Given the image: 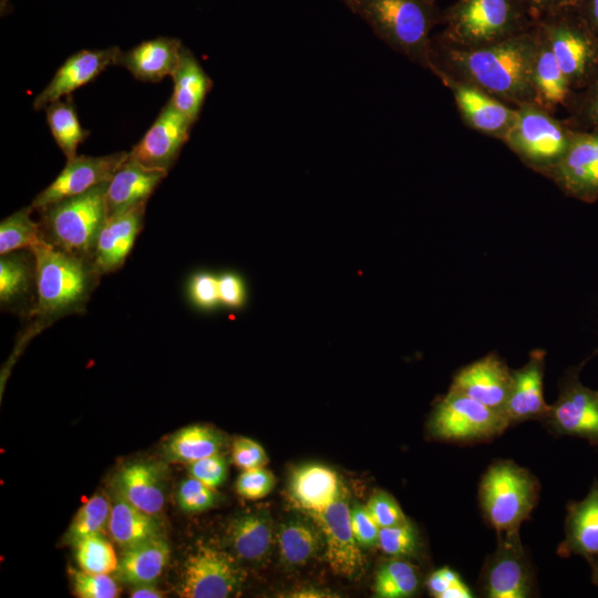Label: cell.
I'll use <instances>...</instances> for the list:
<instances>
[{
    "instance_id": "cell-6",
    "label": "cell",
    "mask_w": 598,
    "mask_h": 598,
    "mask_svg": "<svg viewBox=\"0 0 598 598\" xmlns=\"http://www.w3.org/2000/svg\"><path fill=\"white\" fill-rule=\"evenodd\" d=\"M539 483L512 461L494 462L482 477L478 497L484 516L498 535H516L537 504Z\"/></svg>"
},
{
    "instance_id": "cell-45",
    "label": "cell",
    "mask_w": 598,
    "mask_h": 598,
    "mask_svg": "<svg viewBox=\"0 0 598 598\" xmlns=\"http://www.w3.org/2000/svg\"><path fill=\"white\" fill-rule=\"evenodd\" d=\"M274 474L265 467L245 470L236 482L237 493L246 499H260L275 487Z\"/></svg>"
},
{
    "instance_id": "cell-41",
    "label": "cell",
    "mask_w": 598,
    "mask_h": 598,
    "mask_svg": "<svg viewBox=\"0 0 598 598\" xmlns=\"http://www.w3.org/2000/svg\"><path fill=\"white\" fill-rule=\"evenodd\" d=\"M74 594L80 598H116L120 595L114 579L106 574L71 570Z\"/></svg>"
},
{
    "instance_id": "cell-52",
    "label": "cell",
    "mask_w": 598,
    "mask_h": 598,
    "mask_svg": "<svg viewBox=\"0 0 598 598\" xmlns=\"http://www.w3.org/2000/svg\"><path fill=\"white\" fill-rule=\"evenodd\" d=\"M577 12L598 34V0H582Z\"/></svg>"
},
{
    "instance_id": "cell-28",
    "label": "cell",
    "mask_w": 598,
    "mask_h": 598,
    "mask_svg": "<svg viewBox=\"0 0 598 598\" xmlns=\"http://www.w3.org/2000/svg\"><path fill=\"white\" fill-rule=\"evenodd\" d=\"M226 535L238 558L261 561L268 556L274 542L272 522L264 512L243 513L229 522Z\"/></svg>"
},
{
    "instance_id": "cell-51",
    "label": "cell",
    "mask_w": 598,
    "mask_h": 598,
    "mask_svg": "<svg viewBox=\"0 0 598 598\" xmlns=\"http://www.w3.org/2000/svg\"><path fill=\"white\" fill-rule=\"evenodd\" d=\"M535 22L564 12L578 11L582 0H526Z\"/></svg>"
},
{
    "instance_id": "cell-47",
    "label": "cell",
    "mask_w": 598,
    "mask_h": 598,
    "mask_svg": "<svg viewBox=\"0 0 598 598\" xmlns=\"http://www.w3.org/2000/svg\"><path fill=\"white\" fill-rule=\"evenodd\" d=\"M192 301L202 309H213L219 300L218 277L209 272L195 274L189 281Z\"/></svg>"
},
{
    "instance_id": "cell-14",
    "label": "cell",
    "mask_w": 598,
    "mask_h": 598,
    "mask_svg": "<svg viewBox=\"0 0 598 598\" xmlns=\"http://www.w3.org/2000/svg\"><path fill=\"white\" fill-rule=\"evenodd\" d=\"M530 564L519 534L498 535L495 551L486 559L482 589L488 598H527L533 594Z\"/></svg>"
},
{
    "instance_id": "cell-36",
    "label": "cell",
    "mask_w": 598,
    "mask_h": 598,
    "mask_svg": "<svg viewBox=\"0 0 598 598\" xmlns=\"http://www.w3.org/2000/svg\"><path fill=\"white\" fill-rule=\"evenodd\" d=\"M420 578L415 566L400 557L383 563L374 578V596L378 598H408L417 591Z\"/></svg>"
},
{
    "instance_id": "cell-42",
    "label": "cell",
    "mask_w": 598,
    "mask_h": 598,
    "mask_svg": "<svg viewBox=\"0 0 598 598\" xmlns=\"http://www.w3.org/2000/svg\"><path fill=\"white\" fill-rule=\"evenodd\" d=\"M200 481L189 476L183 481L177 491V503L187 513H198L213 507L218 493Z\"/></svg>"
},
{
    "instance_id": "cell-25",
    "label": "cell",
    "mask_w": 598,
    "mask_h": 598,
    "mask_svg": "<svg viewBox=\"0 0 598 598\" xmlns=\"http://www.w3.org/2000/svg\"><path fill=\"white\" fill-rule=\"evenodd\" d=\"M559 553L578 555L589 561L598 559V481L582 499L569 505Z\"/></svg>"
},
{
    "instance_id": "cell-2",
    "label": "cell",
    "mask_w": 598,
    "mask_h": 598,
    "mask_svg": "<svg viewBox=\"0 0 598 598\" xmlns=\"http://www.w3.org/2000/svg\"><path fill=\"white\" fill-rule=\"evenodd\" d=\"M37 299L30 310L38 326L82 311L100 277L91 259L61 250L50 243L33 248Z\"/></svg>"
},
{
    "instance_id": "cell-54",
    "label": "cell",
    "mask_w": 598,
    "mask_h": 598,
    "mask_svg": "<svg viewBox=\"0 0 598 598\" xmlns=\"http://www.w3.org/2000/svg\"><path fill=\"white\" fill-rule=\"evenodd\" d=\"M587 112L591 121L598 124V81L588 97Z\"/></svg>"
},
{
    "instance_id": "cell-30",
    "label": "cell",
    "mask_w": 598,
    "mask_h": 598,
    "mask_svg": "<svg viewBox=\"0 0 598 598\" xmlns=\"http://www.w3.org/2000/svg\"><path fill=\"white\" fill-rule=\"evenodd\" d=\"M536 31L537 48L533 64L535 103L550 111L567 101L571 86L537 25Z\"/></svg>"
},
{
    "instance_id": "cell-33",
    "label": "cell",
    "mask_w": 598,
    "mask_h": 598,
    "mask_svg": "<svg viewBox=\"0 0 598 598\" xmlns=\"http://www.w3.org/2000/svg\"><path fill=\"white\" fill-rule=\"evenodd\" d=\"M223 433L207 425H189L175 432L165 442L163 451L167 461L189 464L221 452Z\"/></svg>"
},
{
    "instance_id": "cell-40",
    "label": "cell",
    "mask_w": 598,
    "mask_h": 598,
    "mask_svg": "<svg viewBox=\"0 0 598 598\" xmlns=\"http://www.w3.org/2000/svg\"><path fill=\"white\" fill-rule=\"evenodd\" d=\"M417 545V533L409 520L400 525L380 528L378 546L391 557L412 556L415 554Z\"/></svg>"
},
{
    "instance_id": "cell-1",
    "label": "cell",
    "mask_w": 598,
    "mask_h": 598,
    "mask_svg": "<svg viewBox=\"0 0 598 598\" xmlns=\"http://www.w3.org/2000/svg\"><path fill=\"white\" fill-rule=\"evenodd\" d=\"M536 48V24L515 37L470 49L448 47L433 39L431 72H445L516 107L535 103L533 64Z\"/></svg>"
},
{
    "instance_id": "cell-12",
    "label": "cell",
    "mask_w": 598,
    "mask_h": 598,
    "mask_svg": "<svg viewBox=\"0 0 598 598\" xmlns=\"http://www.w3.org/2000/svg\"><path fill=\"white\" fill-rule=\"evenodd\" d=\"M450 90L463 122L470 128L503 141L516 117V109L486 91L435 70Z\"/></svg>"
},
{
    "instance_id": "cell-56",
    "label": "cell",
    "mask_w": 598,
    "mask_h": 598,
    "mask_svg": "<svg viewBox=\"0 0 598 598\" xmlns=\"http://www.w3.org/2000/svg\"><path fill=\"white\" fill-rule=\"evenodd\" d=\"M590 565H591V570H592V574H591L592 582L598 586V559L590 561Z\"/></svg>"
},
{
    "instance_id": "cell-11",
    "label": "cell",
    "mask_w": 598,
    "mask_h": 598,
    "mask_svg": "<svg viewBox=\"0 0 598 598\" xmlns=\"http://www.w3.org/2000/svg\"><path fill=\"white\" fill-rule=\"evenodd\" d=\"M559 435L587 440L598 445V390L579 380V368L565 373L556 401L544 421Z\"/></svg>"
},
{
    "instance_id": "cell-13",
    "label": "cell",
    "mask_w": 598,
    "mask_h": 598,
    "mask_svg": "<svg viewBox=\"0 0 598 598\" xmlns=\"http://www.w3.org/2000/svg\"><path fill=\"white\" fill-rule=\"evenodd\" d=\"M350 506L344 493L329 505L308 512L321 529L331 570L352 578L364 567V557L351 527Z\"/></svg>"
},
{
    "instance_id": "cell-39",
    "label": "cell",
    "mask_w": 598,
    "mask_h": 598,
    "mask_svg": "<svg viewBox=\"0 0 598 598\" xmlns=\"http://www.w3.org/2000/svg\"><path fill=\"white\" fill-rule=\"evenodd\" d=\"M75 558L80 569L91 574L115 573L118 558L112 544L103 536L95 534L89 536L75 546Z\"/></svg>"
},
{
    "instance_id": "cell-55",
    "label": "cell",
    "mask_w": 598,
    "mask_h": 598,
    "mask_svg": "<svg viewBox=\"0 0 598 598\" xmlns=\"http://www.w3.org/2000/svg\"><path fill=\"white\" fill-rule=\"evenodd\" d=\"M290 597H328L323 591L318 589H303L290 595Z\"/></svg>"
},
{
    "instance_id": "cell-46",
    "label": "cell",
    "mask_w": 598,
    "mask_h": 598,
    "mask_svg": "<svg viewBox=\"0 0 598 598\" xmlns=\"http://www.w3.org/2000/svg\"><path fill=\"white\" fill-rule=\"evenodd\" d=\"M187 471L189 476L212 488H217L226 480L228 464L224 455L217 453L187 464Z\"/></svg>"
},
{
    "instance_id": "cell-38",
    "label": "cell",
    "mask_w": 598,
    "mask_h": 598,
    "mask_svg": "<svg viewBox=\"0 0 598 598\" xmlns=\"http://www.w3.org/2000/svg\"><path fill=\"white\" fill-rule=\"evenodd\" d=\"M110 515L111 505L107 497L104 494H95L79 508L62 543L75 546L89 536L102 534L109 526Z\"/></svg>"
},
{
    "instance_id": "cell-20",
    "label": "cell",
    "mask_w": 598,
    "mask_h": 598,
    "mask_svg": "<svg viewBox=\"0 0 598 598\" xmlns=\"http://www.w3.org/2000/svg\"><path fill=\"white\" fill-rule=\"evenodd\" d=\"M546 352L535 349L527 362L513 370V379L504 416L509 425L528 420L545 421L550 405L544 399V372Z\"/></svg>"
},
{
    "instance_id": "cell-32",
    "label": "cell",
    "mask_w": 598,
    "mask_h": 598,
    "mask_svg": "<svg viewBox=\"0 0 598 598\" xmlns=\"http://www.w3.org/2000/svg\"><path fill=\"white\" fill-rule=\"evenodd\" d=\"M307 518H292L282 524L277 534L281 561L288 567H298L315 558L324 540L321 529L308 515Z\"/></svg>"
},
{
    "instance_id": "cell-8",
    "label": "cell",
    "mask_w": 598,
    "mask_h": 598,
    "mask_svg": "<svg viewBox=\"0 0 598 598\" xmlns=\"http://www.w3.org/2000/svg\"><path fill=\"white\" fill-rule=\"evenodd\" d=\"M571 87L590 80L598 65V34L577 11L536 22Z\"/></svg>"
},
{
    "instance_id": "cell-29",
    "label": "cell",
    "mask_w": 598,
    "mask_h": 598,
    "mask_svg": "<svg viewBox=\"0 0 598 598\" xmlns=\"http://www.w3.org/2000/svg\"><path fill=\"white\" fill-rule=\"evenodd\" d=\"M169 545L163 535L124 549L116 575L132 586L154 585L169 559Z\"/></svg>"
},
{
    "instance_id": "cell-58",
    "label": "cell",
    "mask_w": 598,
    "mask_h": 598,
    "mask_svg": "<svg viewBox=\"0 0 598 598\" xmlns=\"http://www.w3.org/2000/svg\"><path fill=\"white\" fill-rule=\"evenodd\" d=\"M9 0H0V7H1V12H3L6 6L8 4Z\"/></svg>"
},
{
    "instance_id": "cell-23",
    "label": "cell",
    "mask_w": 598,
    "mask_h": 598,
    "mask_svg": "<svg viewBox=\"0 0 598 598\" xmlns=\"http://www.w3.org/2000/svg\"><path fill=\"white\" fill-rule=\"evenodd\" d=\"M183 44L178 39L159 37L118 54L116 65L143 82H159L174 73Z\"/></svg>"
},
{
    "instance_id": "cell-7",
    "label": "cell",
    "mask_w": 598,
    "mask_h": 598,
    "mask_svg": "<svg viewBox=\"0 0 598 598\" xmlns=\"http://www.w3.org/2000/svg\"><path fill=\"white\" fill-rule=\"evenodd\" d=\"M515 109V121L503 142L527 167L547 176L566 154L574 131L536 103Z\"/></svg>"
},
{
    "instance_id": "cell-5",
    "label": "cell",
    "mask_w": 598,
    "mask_h": 598,
    "mask_svg": "<svg viewBox=\"0 0 598 598\" xmlns=\"http://www.w3.org/2000/svg\"><path fill=\"white\" fill-rule=\"evenodd\" d=\"M109 182L39 210L44 238L54 247L92 260L99 234L109 216Z\"/></svg>"
},
{
    "instance_id": "cell-3",
    "label": "cell",
    "mask_w": 598,
    "mask_h": 598,
    "mask_svg": "<svg viewBox=\"0 0 598 598\" xmlns=\"http://www.w3.org/2000/svg\"><path fill=\"white\" fill-rule=\"evenodd\" d=\"M353 13L392 50L431 71L432 30L442 17L434 0H357Z\"/></svg>"
},
{
    "instance_id": "cell-4",
    "label": "cell",
    "mask_w": 598,
    "mask_h": 598,
    "mask_svg": "<svg viewBox=\"0 0 598 598\" xmlns=\"http://www.w3.org/2000/svg\"><path fill=\"white\" fill-rule=\"evenodd\" d=\"M442 44L470 49L495 43L530 30L534 21L526 0H457L442 11Z\"/></svg>"
},
{
    "instance_id": "cell-24",
    "label": "cell",
    "mask_w": 598,
    "mask_h": 598,
    "mask_svg": "<svg viewBox=\"0 0 598 598\" xmlns=\"http://www.w3.org/2000/svg\"><path fill=\"white\" fill-rule=\"evenodd\" d=\"M166 174V171L144 166L130 154L109 182L105 196L107 214L147 203Z\"/></svg>"
},
{
    "instance_id": "cell-9",
    "label": "cell",
    "mask_w": 598,
    "mask_h": 598,
    "mask_svg": "<svg viewBox=\"0 0 598 598\" xmlns=\"http://www.w3.org/2000/svg\"><path fill=\"white\" fill-rule=\"evenodd\" d=\"M507 426L503 413L452 389L440 399L429 421L434 437L457 443L488 440Z\"/></svg>"
},
{
    "instance_id": "cell-16",
    "label": "cell",
    "mask_w": 598,
    "mask_h": 598,
    "mask_svg": "<svg viewBox=\"0 0 598 598\" xmlns=\"http://www.w3.org/2000/svg\"><path fill=\"white\" fill-rule=\"evenodd\" d=\"M546 177L567 196L598 200V134L574 132L566 154Z\"/></svg>"
},
{
    "instance_id": "cell-10",
    "label": "cell",
    "mask_w": 598,
    "mask_h": 598,
    "mask_svg": "<svg viewBox=\"0 0 598 598\" xmlns=\"http://www.w3.org/2000/svg\"><path fill=\"white\" fill-rule=\"evenodd\" d=\"M244 573L234 556L199 545L186 559L178 586L183 598H227L239 591Z\"/></svg>"
},
{
    "instance_id": "cell-59",
    "label": "cell",
    "mask_w": 598,
    "mask_h": 598,
    "mask_svg": "<svg viewBox=\"0 0 598 598\" xmlns=\"http://www.w3.org/2000/svg\"><path fill=\"white\" fill-rule=\"evenodd\" d=\"M596 352H598V348H597Z\"/></svg>"
},
{
    "instance_id": "cell-19",
    "label": "cell",
    "mask_w": 598,
    "mask_h": 598,
    "mask_svg": "<svg viewBox=\"0 0 598 598\" xmlns=\"http://www.w3.org/2000/svg\"><path fill=\"white\" fill-rule=\"evenodd\" d=\"M121 49L111 47L99 50H81L69 56L56 70L48 85L35 96L34 111L45 109L52 102L71 95L76 89L90 83L106 68L116 65Z\"/></svg>"
},
{
    "instance_id": "cell-18",
    "label": "cell",
    "mask_w": 598,
    "mask_h": 598,
    "mask_svg": "<svg viewBox=\"0 0 598 598\" xmlns=\"http://www.w3.org/2000/svg\"><path fill=\"white\" fill-rule=\"evenodd\" d=\"M512 379L513 370L496 353H489L460 369L450 389L504 414Z\"/></svg>"
},
{
    "instance_id": "cell-48",
    "label": "cell",
    "mask_w": 598,
    "mask_h": 598,
    "mask_svg": "<svg viewBox=\"0 0 598 598\" xmlns=\"http://www.w3.org/2000/svg\"><path fill=\"white\" fill-rule=\"evenodd\" d=\"M231 460L243 471L265 467L268 456L264 447L248 437H238L231 445Z\"/></svg>"
},
{
    "instance_id": "cell-43",
    "label": "cell",
    "mask_w": 598,
    "mask_h": 598,
    "mask_svg": "<svg viewBox=\"0 0 598 598\" xmlns=\"http://www.w3.org/2000/svg\"><path fill=\"white\" fill-rule=\"evenodd\" d=\"M426 586L430 594L436 598H472L473 594L461 576L450 567L433 571Z\"/></svg>"
},
{
    "instance_id": "cell-26",
    "label": "cell",
    "mask_w": 598,
    "mask_h": 598,
    "mask_svg": "<svg viewBox=\"0 0 598 598\" xmlns=\"http://www.w3.org/2000/svg\"><path fill=\"white\" fill-rule=\"evenodd\" d=\"M289 492L296 505L306 513L329 505L344 493L338 474L315 463L299 466L292 472Z\"/></svg>"
},
{
    "instance_id": "cell-37",
    "label": "cell",
    "mask_w": 598,
    "mask_h": 598,
    "mask_svg": "<svg viewBox=\"0 0 598 598\" xmlns=\"http://www.w3.org/2000/svg\"><path fill=\"white\" fill-rule=\"evenodd\" d=\"M33 209L29 206L22 208L0 224V255L28 248L44 246L48 244L44 238L41 225L31 217Z\"/></svg>"
},
{
    "instance_id": "cell-53",
    "label": "cell",
    "mask_w": 598,
    "mask_h": 598,
    "mask_svg": "<svg viewBox=\"0 0 598 598\" xmlns=\"http://www.w3.org/2000/svg\"><path fill=\"white\" fill-rule=\"evenodd\" d=\"M131 591L132 598H162L164 592L154 587L153 585H138L133 586Z\"/></svg>"
},
{
    "instance_id": "cell-49",
    "label": "cell",
    "mask_w": 598,
    "mask_h": 598,
    "mask_svg": "<svg viewBox=\"0 0 598 598\" xmlns=\"http://www.w3.org/2000/svg\"><path fill=\"white\" fill-rule=\"evenodd\" d=\"M353 535L361 548L378 545L380 527L369 513L367 506L355 505L350 509Z\"/></svg>"
},
{
    "instance_id": "cell-44",
    "label": "cell",
    "mask_w": 598,
    "mask_h": 598,
    "mask_svg": "<svg viewBox=\"0 0 598 598\" xmlns=\"http://www.w3.org/2000/svg\"><path fill=\"white\" fill-rule=\"evenodd\" d=\"M365 506L380 528L400 525L408 520L395 498L384 491L373 493Z\"/></svg>"
},
{
    "instance_id": "cell-35",
    "label": "cell",
    "mask_w": 598,
    "mask_h": 598,
    "mask_svg": "<svg viewBox=\"0 0 598 598\" xmlns=\"http://www.w3.org/2000/svg\"><path fill=\"white\" fill-rule=\"evenodd\" d=\"M35 280V262L22 254H7L0 260V301L2 307L19 305Z\"/></svg>"
},
{
    "instance_id": "cell-17",
    "label": "cell",
    "mask_w": 598,
    "mask_h": 598,
    "mask_svg": "<svg viewBox=\"0 0 598 598\" xmlns=\"http://www.w3.org/2000/svg\"><path fill=\"white\" fill-rule=\"evenodd\" d=\"M192 125L168 101L130 154L146 167L168 172L188 141Z\"/></svg>"
},
{
    "instance_id": "cell-15",
    "label": "cell",
    "mask_w": 598,
    "mask_h": 598,
    "mask_svg": "<svg viewBox=\"0 0 598 598\" xmlns=\"http://www.w3.org/2000/svg\"><path fill=\"white\" fill-rule=\"evenodd\" d=\"M130 152L123 151L103 156L76 155L66 159L64 168L47 188L37 195L30 207L41 209L110 182Z\"/></svg>"
},
{
    "instance_id": "cell-60",
    "label": "cell",
    "mask_w": 598,
    "mask_h": 598,
    "mask_svg": "<svg viewBox=\"0 0 598 598\" xmlns=\"http://www.w3.org/2000/svg\"><path fill=\"white\" fill-rule=\"evenodd\" d=\"M435 1V0H434Z\"/></svg>"
},
{
    "instance_id": "cell-22",
    "label": "cell",
    "mask_w": 598,
    "mask_h": 598,
    "mask_svg": "<svg viewBox=\"0 0 598 598\" xmlns=\"http://www.w3.org/2000/svg\"><path fill=\"white\" fill-rule=\"evenodd\" d=\"M113 487L127 502L143 512L157 515L166 501V476L162 464L134 462L121 467Z\"/></svg>"
},
{
    "instance_id": "cell-57",
    "label": "cell",
    "mask_w": 598,
    "mask_h": 598,
    "mask_svg": "<svg viewBox=\"0 0 598 598\" xmlns=\"http://www.w3.org/2000/svg\"><path fill=\"white\" fill-rule=\"evenodd\" d=\"M340 1L353 13L357 0H340Z\"/></svg>"
},
{
    "instance_id": "cell-31",
    "label": "cell",
    "mask_w": 598,
    "mask_h": 598,
    "mask_svg": "<svg viewBox=\"0 0 598 598\" xmlns=\"http://www.w3.org/2000/svg\"><path fill=\"white\" fill-rule=\"evenodd\" d=\"M114 496L107 527L113 540L123 550L162 536L155 515L143 512L116 492Z\"/></svg>"
},
{
    "instance_id": "cell-27",
    "label": "cell",
    "mask_w": 598,
    "mask_h": 598,
    "mask_svg": "<svg viewBox=\"0 0 598 598\" xmlns=\"http://www.w3.org/2000/svg\"><path fill=\"white\" fill-rule=\"evenodd\" d=\"M172 104L193 124L198 120L213 82L196 56L183 47L178 64L172 74Z\"/></svg>"
},
{
    "instance_id": "cell-50",
    "label": "cell",
    "mask_w": 598,
    "mask_h": 598,
    "mask_svg": "<svg viewBox=\"0 0 598 598\" xmlns=\"http://www.w3.org/2000/svg\"><path fill=\"white\" fill-rule=\"evenodd\" d=\"M220 303L233 309L244 306L246 288L243 279L234 272H225L218 277Z\"/></svg>"
},
{
    "instance_id": "cell-34",
    "label": "cell",
    "mask_w": 598,
    "mask_h": 598,
    "mask_svg": "<svg viewBox=\"0 0 598 598\" xmlns=\"http://www.w3.org/2000/svg\"><path fill=\"white\" fill-rule=\"evenodd\" d=\"M50 132L66 159L76 156L79 144L89 136V131L80 124L72 97L56 100L45 109Z\"/></svg>"
},
{
    "instance_id": "cell-21",
    "label": "cell",
    "mask_w": 598,
    "mask_h": 598,
    "mask_svg": "<svg viewBox=\"0 0 598 598\" xmlns=\"http://www.w3.org/2000/svg\"><path fill=\"white\" fill-rule=\"evenodd\" d=\"M146 203H141L107 216L95 244L92 257L97 271L120 269L143 227Z\"/></svg>"
}]
</instances>
